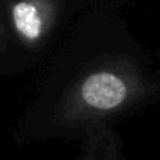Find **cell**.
<instances>
[{
    "label": "cell",
    "mask_w": 160,
    "mask_h": 160,
    "mask_svg": "<svg viewBox=\"0 0 160 160\" xmlns=\"http://www.w3.org/2000/svg\"><path fill=\"white\" fill-rule=\"evenodd\" d=\"M149 84L135 64L109 61L82 73L56 109L58 123L68 128H98L145 98Z\"/></svg>",
    "instance_id": "obj_1"
},
{
    "label": "cell",
    "mask_w": 160,
    "mask_h": 160,
    "mask_svg": "<svg viewBox=\"0 0 160 160\" xmlns=\"http://www.w3.org/2000/svg\"><path fill=\"white\" fill-rule=\"evenodd\" d=\"M59 12V0H12L9 5L12 30L27 47L39 45L52 33Z\"/></svg>",
    "instance_id": "obj_2"
},
{
    "label": "cell",
    "mask_w": 160,
    "mask_h": 160,
    "mask_svg": "<svg viewBox=\"0 0 160 160\" xmlns=\"http://www.w3.org/2000/svg\"><path fill=\"white\" fill-rule=\"evenodd\" d=\"M76 160H124L121 140L104 124L98 126L87 135Z\"/></svg>",
    "instance_id": "obj_3"
},
{
    "label": "cell",
    "mask_w": 160,
    "mask_h": 160,
    "mask_svg": "<svg viewBox=\"0 0 160 160\" xmlns=\"http://www.w3.org/2000/svg\"><path fill=\"white\" fill-rule=\"evenodd\" d=\"M5 42H6V30H5L2 20H0V50L5 47Z\"/></svg>",
    "instance_id": "obj_4"
}]
</instances>
